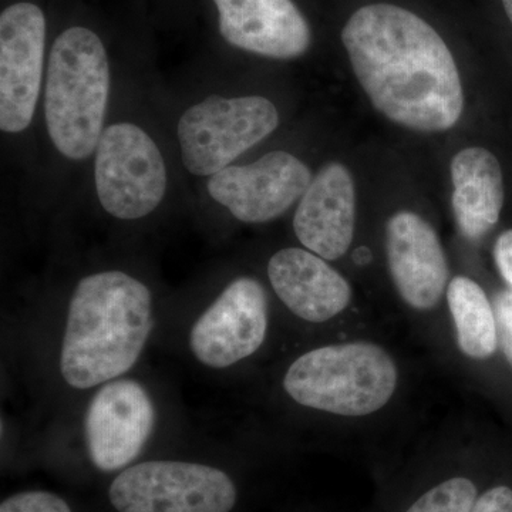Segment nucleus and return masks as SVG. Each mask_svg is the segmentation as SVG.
<instances>
[{
  "mask_svg": "<svg viewBox=\"0 0 512 512\" xmlns=\"http://www.w3.org/2000/svg\"><path fill=\"white\" fill-rule=\"evenodd\" d=\"M0 512H72L59 495L47 491H26L6 498Z\"/></svg>",
  "mask_w": 512,
  "mask_h": 512,
  "instance_id": "obj_19",
  "label": "nucleus"
},
{
  "mask_svg": "<svg viewBox=\"0 0 512 512\" xmlns=\"http://www.w3.org/2000/svg\"><path fill=\"white\" fill-rule=\"evenodd\" d=\"M477 498V485L470 478L451 477L421 494L406 512H471Z\"/></svg>",
  "mask_w": 512,
  "mask_h": 512,
  "instance_id": "obj_18",
  "label": "nucleus"
},
{
  "mask_svg": "<svg viewBox=\"0 0 512 512\" xmlns=\"http://www.w3.org/2000/svg\"><path fill=\"white\" fill-rule=\"evenodd\" d=\"M505 13H507L508 19H510L512 25V0H503Z\"/></svg>",
  "mask_w": 512,
  "mask_h": 512,
  "instance_id": "obj_23",
  "label": "nucleus"
},
{
  "mask_svg": "<svg viewBox=\"0 0 512 512\" xmlns=\"http://www.w3.org/2000/svg\"><path fill=\"white\" fill-rule=\"evenodd\" d=\"M446 301L460 352L478 362L491 359L498 349L497 320L484 289L474 279L457 275L448 282Z\"/></svg>",
  "mask_w": 512,
  "mask_h": 512,
  "instance_id": "obj_17",
  "label": "nucleus"
},
{
  "mask_svg": "<svg viewBox=\"0 0 512 512\" xmlns=\"http://www.w3.org/2000/svg\"><path fill=\"white\" fill-rule=\"evenodd\" d=\"M151 292L120 271L86 276L70 301L60 372L74 389H90L131 369L153 330Z\"/></svg>",
  "mask_w": 512,
  "mask_h": 512,
  "instance_id": "obj_2",
  "label": "nucleus"
},
{
  "mask_svg": "<svg viewBox=\"0 0 512 512\" xmlns=\"http://www.w3.org/2000/svg\"><path fill=\"white\" fill-rule=\"evenodd\" d=\"M357 82L394 124L443 133L458 123L464 92L453 53L426 20L389 3L357 9L342 32Z\"/></svg>",
  "mask_w": 512,
  "mask_h": 512,
  "instance_id": "obj_1",
  "label": "nucleus"
},
{
  "mask_svg": "<svg viewBox=\"0 0 512 512\" xmlns=\"http://www.w3.org/2000/svg\"><path fill=\"white\" fill-rule=\"evenodd\" d=\"M278 126V109L265 97H207L178 121L181 160L188 173L212 177Z\"/></svg>",
  "mask_w": 512,
  "mask_h": 512,
  "instance_id": "obj_5",
  "label": "nucleus"
},
{
  "mask_svg": "<svg viewBox=\"0 0 512 512\" xmlns=\"http://www.w3.org/2000/svg\"><path fill=\"white\" fill-rule=\"evenodd\" d=\"M268 296L261 282L235 279L192 326L190 346L202 365L224 369L254 355L268 332Z\"/></svg>",
  "mask_w": 512,
  "mask_h": 512,
  "instance_id": "obj_9",
  "label": "nucleus"
},
{
  "mask_svg": "<svg viewBox=\"0 0 512 512\" xmlns=\"http://www.w3.org/2000/svg\"><path fill=\"white\" fill-rule=\"evenodd\" d=\"M109 497L119 512H229L237 503V488L215 467L147 461L120 473Z\"/></svg>",
  "mask_w": 512,
  "mask_h": 512,
  "instance_id": "obj_7",
  "label": "nucleus"
},
{
  "mask_svg": "<svg viewBox=\"0 0 512 512\" xmlns=\"http://www.w3.org/2000/svg\"><path fill=\"white\" fill-rule=\"evenodd\" d=\"M110 66L100 37L86 28L57 36L50 52L45 116L50 140L70 160H86L103 134Z\"/></svg>",
  "mask_w": 512,
  "mask_h": 512,
  "instance_id": "obj_3",
  "label": "nucleus"
},
{
  "mask_svg": "<svg viewBox=\"0 0 512 512\" xmlns=\"http://www.w3.org/2000/svg\"><path fill=\"white\" fill-rule=\"evenodd\" d=\"M355 228V180L345 165L329 163L312 178L299 200L293 231L313 254L338 261L352 247Z\"/></svg>",
  "mask_w": 512,
  "mask_h": 512,
  "instance_id": "obj_13",
  "label": "nucleus"
},
{
  "mask_svg": "<svg viewBox=\"0 0 512 512\" xmlns=\"http://www.w3.org/2000/svg\"><path fill=\"white\" fill-rule=\"evenodd\" d=\"M494 261L505 284L512 291V229L503 232L495 241Z\"/></svg>",
  "mask_w": 512,
  "mask_h": 512,
  "instance_id": "obj_22",
  "label": "nucleus"
},
{
  "mask_svg": "<svg viewBox=\"0 0 512 512\" xmlns=\"http://www.w3.org/2000/svg\"><path fill=\"white\" fill-rule=\"evenodd\" d=\"M399 367L389 350L355 340L303 353L286 370L284 389L293 402L333 416H372L392 402Z\"/></svg>",
  "mask_w": 512,
  "mask_h": 512,
  "instance_id": "obj_4",
  "label": "nucleus"
},
{
  "mask_svg": "<svg viewBox=\"0 0 512 512\" xmlns=\"http://www.w3.org/2000/svg\"><path fill=\"white\" fill-rule=\"evenodd\" d=\"M308 165L286 151H271L247 165H229L208 181V192L237 220L264 224L284 215L308 190Z\"/></svg>",
  "mask_w": 512,
  "mask_h": 512,
  "instance_id": "obj_10",
  "label": "nucleus"
},
{
  "mask_svg": "<svg viewBox=\"0 0 512 512\" xmlns=\"http://www.w3.org/2000/svg\"><path fill=\"white\" fill-rule=\"evenodd\" d=\"M387 266L402 301L430 312L446 296L450 269L436 229L421 215L399 211L386 224Z\"/></svg>",
  "mask_w": 512,
  "mask_h": 512,
  "instance_id": "obj_12",
  "label": "nucleus"
},
{
  "mask_svg": "<svg viewBox=\"0 0 512 512\" xmlns=\"http://www.w3.org/2000/svg\"><path fill=\"white\" fill-rule=\"evenodd\" d=\"M495 320H497L498 346L508 365L512 367V291L505 289L494 298Z\"/></svg>",
  "mask_w": 512,
  "mask_h": 512,
  "instance_id": "obj_20",
  "label": "nucleus"
},
{
  "mask_svg": "<svg viewBox=\"0 0 512 512\" xmlns=\"http://www.w3.org/2000/svg\"><path fill=\"white\" fill-rule=\"evenodd\" d=\"M97 197L119 220L151 214L167 191L163 154L143 128L117 123L104 128L94 160Z\"/></svg>",
  "mask_w": 512,
  "mask_h": 512,
  "instance_id": "obj_6",
  "label": "nucleus"
},
{
  "mask_svg": "<svg viewBox=\"0 0 512 512\" xmlns=\"http://www.w3.org/2000/svg\"><path fill=\"white\" fill-rule=\"evenodd\" d=\"M454 220L468 241H480L500 221L504 205L501 165L491 151L468 147L450 165Z\"/></svg>",
  "mask_w": 512,
  "mask_h": 512,
  "instance_id": "obj_16",
  "label": "nucleus"
},
{
  "mask_svg": "<svg viewBox=\"0 0 512 512\" xmlns=\"http://www.w3.org/2000/svg\"><path fill=\"white\" fill-rule=\"evenodd\" d=\"M471 512H512V488L497 485L477 498Z\"/></svg>",
  "mask_w": 512,
  "mask_h": 512,
  "instance_id": "obj_21",
  "label": "nucleus"
},
{
  "mask_svg": "<svg viewBox=\"0 0 512 512\" xmlns=\"http://www.w3.org/2000/svg\"><path fill=\"white\" fill-rule=\"evenodd\" d=\"M220 32L229 45L291 60L308 52L311 28L292 0H214Z\"/></svg>",
  "mask_w": 512,
  "mask_h": 512,
  "instance_id": "obj_14",
  "label": "nucleus"
},
{
  "mask_svg": "<svg viewBox=\"0 0 512 512\" xmlns=\"http://www.w3.org/2000/svg\"><path fill=\"white\" fill-rule=\"evenodd\" d=\"M46 19L42 9L22 2L0 16V128L22 133L35 116L43 57Z\"/></svg>",
  "mask_w": 512,
  "mask_h": 512,
  "instance_id": "obj_8",
  "label": "nucleus"
},
{
  "mask_svg": "<svg viewBox=\"0 0 512 512\" xmlns=\"http://www.w3.org/2000/svg\"><path fill=\"white\" fill-rule=\"evenodd\" d=\"M154 424L156 409L143 384L130 379L104 384L84 420L94 466L106 473L127 467L140 456Z\"/></svg>",
  "mask_w": 512,
  "mask_h": 512,
  "instance_id": "obj_11",
  "label": "nucleus"
},
{
  "mask_svg": "<svg viewBox=\"0 0 512 512\" xmlns=\"http://www.w3.org/2000/svg\"><path fill=\"white\" fill-rule=\"evenodd\" d=\"M269 282L282 303L299 319L323 323L352 303L348 279L309 249L285 248L269 259Z\"/></svg>",
  "mask_w": 512,
  "mask_h": 512,
  "instance_id": "obj_15",
  "label": "nucleus"
}]
</instances>
